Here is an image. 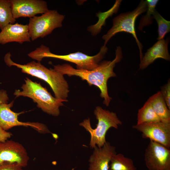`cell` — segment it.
<instances>
[{"label":"cell","instance_id":"4","mask_svg":"<svg viewBox=\"0 0 170 170\" xmlns=\"http://www.w3.org/2000/svg\"><path fill=\"white\" fill-rule=\"evenodd\" d=\"M103 45L96 55L90 56L78 52L65 55H59L51 53L47 47L41 44L28 54L29 57L40 62L44 58H52L68 61L76 65L77 69L92 70L97 67L108 51Z\"/></svg>","mask_w":170,"mask_h":170},{"label":"cell","instance_id":"6","mask_svg":"<svg viewBox=\"0 0 170 170\" xmlns=\"http://www.w3.org/2000/svg\"><path fill=\"white\" fill-rule=\"evenodd\" d=\"M147 3L145 1L141 0L138 7L131 12L121 14L113 19V26L107 33L102 36L104 40V46L109 40L116 33L120 32H126L132 35L138 46L140 60L143 58V46L138 40L135 28V20L139 15L145 12L147 9Z\"/></svg>","mask_w":170,"mask_h":170},{"label":"cell","instance_id":"13","mask_svg":"<svg viewBox=\"0 0 170 170\" xmlns=\"http://www.w3.org/2000/svg\"><path fill=\"white\" fill-rule=\"evenodd\" d=\"M88 160V170H109L111 157L116 153V147L106 142L103 146L94 148Z\"/></svg>","mask_w":170,"mask_h":170},{"label":"cell","instance_id":"20","mask_svg":"<svg viewBox=\"0 0 170 170\" xmlns=\"http://www.w3.org/2000/svg\"><path fill=\"white\" fill-rule=\"evenodd\" d=\"M147 8L145 15L142 16L140 19L138 28L140 31H142L144 27L149 26L152 22L153 14L155 10L156 5L159 1L158 0H146Z\"/></svg>","mask_w":170,"mask_h":170},{"label":"cell","instance_id":"18","mask_svg":"<svg viewBox=\"0 0 170 170\" xmlns=\"http://www.w3.org/2000/svg\"><path fill=\"white\" fill-rule=\"evenodd\" d=\"M110 170H136L132 159L121 153L115 154L111 157L110 164Z\"/></svg>","mask_w":170,"mask_h":170},{"label":"cell","instance_id":"24","mask_svg":"<svg viewBox=\"0 0 170 170\" xmlns=\"http://www.w3.org/2000/svg\"><path fill=\"white\" fill-rule=\"evenodd\" d=\"M22 168L17 164L0 165V170H22Z\"/></svg>","mask_w":170,"mask_h":170},{"label":"cell","instance_id":"23","mask_svg":"<svg viewBox=\"0 0 170 170\" xmlns=\"http://www.w3.org/2000/svg\"><path fill=\"white\" fill-rule=\"evenodd\" d=\"M161 92L162 97L169 109L170 110V80L169 79L167 84L161 87Z\"/></svg>","mask_w":170,"mask_h":170},{"label":"cell","instance_id":"17","mask_svg":"<svg viewBox=\"0 0 170 170\" xmlns=\"http://www.w3.org/2000/svg\"><path fill=\"white\" fill-rule=\"evenodd\" d=\"M137 120V124L145 122L161 121L149 99L143 106L138 110Z\"/></svg>","mask_w":170,"mask_h":170},{"label":"cell","instance_id":"8","mask_svg":"<svg viewBox=\"0 0 170 170\" xmlns=\"http://www.w3.org/2000/svg\"><path fill=\"white\" fill-rule=\"evenodd\" d=\"M144 160L148 170H170V150L150 140L145 150Z\"/></svg>","mask_w":170,"mask_h":170},{"label":"cell","instance_id":"14","mask_svg":"<svg viewBox=\"0 0 170 170\" xmlns=\"http://www.w3.org/2000/svg\"><path fill=\"white\" fill-rule=\"evenodd\" d=\"M31 41L28 25L18 23L9 24L0 32V44L4 45L13 42L22 44Z\"/></svg>","mask_w":170,"mask_h":170},{"label":"cell","instance_id":"11","mask_svg":"<svg viewBox=\"0 0 170 170\" xmlns=\"http://www.w3.org/2000/svg\"><path fill=\"white\" fill-rule=\"evenodd\" d=\"M14 101L9 104H3L0 105V127L6 131L16 126H30L41 133L50 132L46 125L38 122H22L18 120V116L24 111L16 113L10 108L13 106Z\"/></svg>","mask_w":170,"mask_h":170},{"label":"cell","instance_id":"12","mask_svg":"<svg viewBox=\"0 0 170 170\" xmlns=\"http://www.w3.org/2000/svg\"><path fill=\"white\" fill-rule=\"evenodd\" d=\"M14 18H32L38 14H43L49 10L47 4L42 0H10Z\"/></svg>","mask_w":170,"mask_h":170},{"label":"cell","instance_id":"19","mask_svg":"<svg viewBox=\"0 0 170 170\" xmlns=\"http://www.w3.org/2000/svg\"><path fill=\"white\" fill-rule=\"evenodd\" d=\"M16 20L12 12L10 0H0V29L9 24H14Z\"/></svg>","mask_w":170,"mask_h":170},{"label":"cell","instance_id":"9","mask_svg":"<svg viewBox=\"0 0 170 170\" xmlns=\"http://www.w3.org/2000/svg\"><path fill=\"white\" fill-rule=\"evenodd\" d=\"M133 128L142 133L143 138L170 147V123L162 121L145 122L133 125Z\"/></svg>","mask_w":170,"mask_h":170},{"label":"cell","instance_id":"1","mask_svg":"<svg viewBox=\"0 0 170 170\" xmlns=\"http://www.w3.org/2000/svg\"><path fill=\"white\" fill-rule=\"evenodd\" d=\"M115 54V58L112 61L104 60L97 67L92 70L76 69L68 64L53 65V69L63 75L79 76L86 81L89 85L97 86L100 91V96L104 99L103 104L107 106L112 99L108 95L107 82L110 78L116 76L113 69L116 64L122 58L121 47H116Z\"/></svg>","mask_w":170,"mask_h":170},{"label":"cell","instance_id":"15","mask_svg":"<svg viewBox=\"0 0 170 170\" xmlns=\"http://www.w3.org/2000/svg\"><path fill=\"white\" fill-rule=\"evenodd\" d=\"M169 42L168 39L159 40L148 49L140 60L139 69L146 68L158 58L169 61L170 56L168 49Z\"/></svg>","mask_w":170,"mask_h":170},{"label":"cell","instance_id":"25","mask_svg":"<svg viewBox=\"0 0 170 170\" xmlns=\"http://www.w3.org/2000/svg\"><path fill=\"white\" fill-rule=\"evenodd\" d=\"M12 135L11 133L3 130L0 127V142H5L8 138H10Z\"/></svg>","mask_w":170,"mask_h":170},{"label":"cell","instance_id":"27","mask_svg":"<svg viewBox=\"0 0 170 170\" xmlns=\"http://www.w3.org/2000/svg\"><path fill=\"white\" fill-rule=\"evenodd\" d=\"M109 170H110V169H109Z\"/></svg>","mask_w":170,"mask_h":170},{"label":"cell","instance_id":"10","mask_svg":"<svg viewBox=\"0 0 170 170\" xmlns=\"http://www.w3.org/2000/svg\"><path fill=\"white\" fill-rule=\"evenodd\" d=\"M29 160L21 144L12 140L0 142V165L17 164L24 167L27 165Z\"/></svg>","mask_w":170,"mask_h":170},{"label":"cell","instance_id":"26","mask_svg":"<svg viewBox=\"0 0 170 170\" xmlns=\"http://www.w3.org/2000/svg\"><path fill=\"white\" fill-rule=\"evenodd\" d=\"M9 98L6 90H0V105L3 104H8Z\"/></svg>","mask_w":170,"mask_h":170},{"label":"cell","instance_id":"3","mask_svg":"<svg viewBox=\"0 0 170 170\" xmlns=\"http://www.w3.org/2000/svg\"><path fill=\"white\" fill-rule=\"evenodd\" d=\"M25 83L21 87L22 91L15 90L14 95L28 97L37 103V106L44 112L54 116L60 114L59 108L64 105L63 101L53 97L40 83L34 82L26 77Z\"/></svg>","mask_w":170,"mask_h":170},{"label":"cell","instance_id":"16","mask_svg":"<svg viewBox=\"0 0 170 170\" xmlns=\"http://www.w3.org/2000/svg\"><path fill=\"white\" fill-rule=\"evenodd\" d=\"M148 99L161 121L170 123V110L168 108L160 91L152 95Z\"/></svg>","mask_w":170,"mask_h":170},{"label":"cell","instance_id":"5","mask_svg":"<svg viewBox=\"0 0 170 170\" xmlns=\"http://www.w3.org/2000/svg\"><path fill=\"white\" fill-rule=\"evenodd\" d=\"M94 113L98 121L95 129L92 128L89 118L79 123V125L83 127L90 135V145L92 148L96 146L99 148L102 147L106 142L105 136L108 130L111 128L117 129L122 124L116 113L104 109L101 107L97 106Z\"/></svg>","mask_w":170,"mask_h":170},{"label":"cell","instance_id":"22","mask_svg":"<svg viewBox=\"0 0 170 170\" xmlns=\"http://www.w3.org/2000/svg\"><path fill=\"white\" fill-rule=\"evenodd\" d=\"M153 19H155L157 24L158 40L163 39L165 35L170 31V21L164 19L155 10L153 14Z\"/></svg>","mask_w":170,"mask_h":170},{"label":"cell","instance_id":"2","mask_svg":"<svg viewBox=\"0 0 170 170\" xmlns=\"http://www.w3.org/2000/svg\"><path fill=\"white\" fill-rule=\"evenodd\" d=\"M10 52L6 54L4 60L9 67L14 66L20 69L21 71L42 80L47 82L53 90L55 98L67 102L69 92L68 82L63 75L53 70L47 68L40 62L32 61L26 64L21 65L13 61Z\"/></svg>","mask_w":170,"mask_h":170},{"label":"cell","instance_id":"21","mask_svg":"<svg viewBox=\"0 0 170 170\" xmlns=\"http://www.w3.org/2000/svg\"><path fill=\"white\" fill-rule=\"evenodd\" d=\"M122 1L121 0H116L113 7L108 11L104 13L100 12L97 14V16L99 17V20L96 25L92 26L93 27L95 26V28H96L93 35H96L99 33L100 31L102 26L105 24L106 19L109 16H111L113 13L117 12Z\"/></svg>","mask_w":170,"mask_h":170},{"label":"cell","instance_id":"7","mask_svg":"<svg viewBox=\"0 0 170 170\" xmlns=\"http://www.w3.org/2000/svg\"><path fill=\"white\" fill-rule=\"evenodd\" d=\"M65 16L56 10H49L38 16L30 18L28 25L31 40L43 38L51 34L55 28L61 27Z\"/></svg>","mask_w":170,"mask_h":170}]
</instances>
